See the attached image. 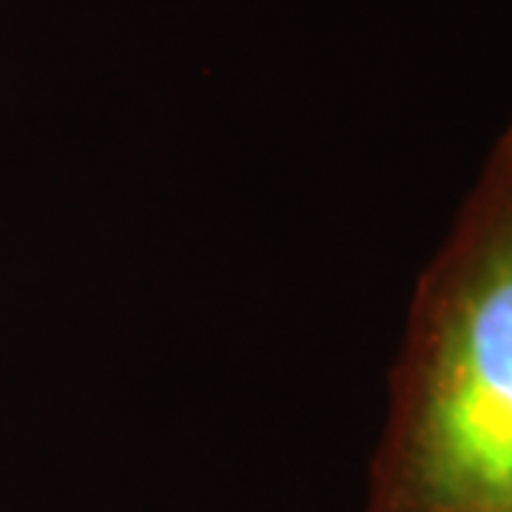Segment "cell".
<instances>
[{"instance_id": "obj_2", "label": "cell", "mask_w": 512, "mask_h": 512, "mask_svg": "<svg viewBox=\"0 0 512 512\" xmlns=\"http://www.w3.org/2000/svg\"><path fill=\"white\" fill-rule=\"evenodd\" d=\"M487 171H493L495 177L507 185L512 194V123L510 128L504 131V137L498 140V146H495L493 160H490V165H487Z\"/></svg>"}, {"instance_id": "obj_1", "label": "cell", "mask_w": 512, "mask_h": 512, "mask_svg": "<svg viewBox=\"0 0 512 512\" xmlns=\"http://www.w3.org/2000/svg\"><path fill=\"white\" fill-rule=\"evenodd\" d=\"M365 512H512V194L493 171L416 285Z\"/></svg>"}]
</instances>
